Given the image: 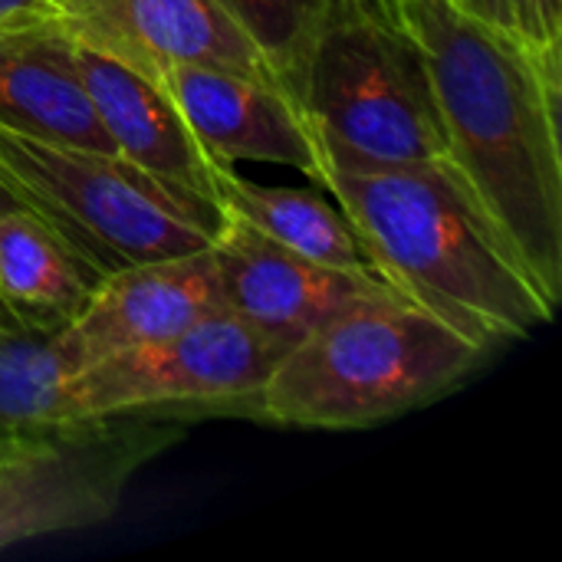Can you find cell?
<instances>
[{
  "mask_svg": "<svg viewBox=\"0 0 562 562\" xmlns=\"http://www.w3.org/2000/svg\"><path fill=\"white\" fill-rule=\"evenodd\" d=\"M438 102L448 165L557 310L562 43L537 49L464 0H392Z\"/></svg>",
  "mask_w": 562,
  "mask_h": 562,
  "instance_id": "6da1fadb",
  "label": "cell"
},
{
  "mask_svg": "<svg viewBox=\"0 0 562 562\" xmlns=\"http://www.w3.org/2000/svg\"><path fill=\"white\" fill-rule=\"evenodd\" d=\"M316 181L375 273L484 352L530 339L557 316L448 161L319 165Z\"/></svg>",
  "mask_w": 562,
  "mask_h": 562,
  "instance_id": "7a4b0ae2",
  "label": "cell"
},
{
  "mask_svg": "<svg viewBox=\"0 0 562 562\" xmlns=\"http://www.w3.org/2000/svg\"><path fill=\"white\" fill-rule=\"evenodd\" d=\"M487 356L405 296L366 303L293 342L247 418L362 431L454 392Z\"/></svg>",
  "mask_w": 562,
  "mask_h": 562,
  "instance_id": "3957f363",
  "label": "cell"
},
{
  "mask_svg": "<svg viewBox=\"0 0 562 562\" xmlns=\"http://www.w3.org/2000/svg\"><path fill=\"white\" fill-rule=\"evenodd\" d=\"M286 92L319 165L448 161L425 59L392 0H346L316 30Z\"/></svg>",
  "mask_w": 562,
  "mask_h": 562,
  "instance_id": "277c9868",
  "label": "cell"
},
{
  "mask_svg": "<svg viewBox=\"0 0 562 562\" xmlns=\"http://www.w3.org/2000/svg\"><path fill=\"white\" fill-rule=\"evenodd\" d=\"M0 188L53 227L99 277L201 250L221 217L158 184L119 151L0 125Z\"/></svg>",
  "mask_w": 562,
  "mask_h": 562,
  "instance_id": "5b68a950",
  "label": "cell"
},
{
  "mask_svg": "<svg viewBox=\"0 0 562 562\" xmlns=\"http://www.w3.org/2000/svg\"><path fill=\"white\" fill-rule=\"evenodd\" d=\"M181 438L184 422L151 412L13 435L0 454V550L115 517L132 477Z\"/></svg>",
  "mask_w": 562,
  "mask_h": 562,
  "instance_id": "8992f818",
  "label": "cell"
},
{
  "mask_svg": "<svg viewBox=\"0 0 562 562\" xmlns=\"http://www.w3.org/2000/svg\"><path fill=\"white\" fill-rule=\"evenodd\" d=\"M290 346L221 306L181 333L112 352L69 382V418L99 415H247Z\"/></svg>",
  "mask_w": 562,
  "mask_h": 562,
  "instance_id": "52a82bcc",
  "label": "cell"
},
{
  "mask_svg": "<svg viewBox=\"0 0 562 562\" xmlns=\"http://www.w3.org/2000/svg\"><path fill=\"white\" fill-rule=\"evenodd\" d=\"M211 250L221 273L224 306L286 346L339 313L402 296L379 273L310 260L231 214L221 217Z\"/></svg>",
  "mask_w": 562,
  "mask_h": 562,
  "instance_id": "ba28073f",
  "label": "cell"
},
{
  "mask_svg": "<svg viewBox=\"0 0 562 562\" xmlns=\"http://www.w3.org/2000/svg\"><path fill=\"white\" fill-rule=\"evenodd\" d=\"M56 23L72 43L105 53L155 82L175 63H201L280 89L267 56L217 0H66Z\"/></svg>",
  "mask_w": 562,
  "mask_h": 562,
  "instance_id": "9c48e42d",
  "label": "cell"
},
{
  "mask_svg": "<svg viewBox=\"0 0 562 562\" xmlns=\"http://www.w3.org/2000/svg\"><path fill=\"white\" fill-rule=\"evenodd\" d=\"M72 53L112 148L181 201L221 214L217 175L224 165L204 151L165 86L82 43H72Z\"/></svg>",
  "mask_w": 562,
  "mask_h": 562,
  "instance_id": "30bf717a",
  "label": "cell"
},
{
  "mask_svg": "<svg viewBox=\"0 0 562 562\" xmlns=\"http://www.w3.org/2000/svg\"><path fill=\"white\" fill-rule=\"evenodd\" d=\"M221 306V273L207 244L105 273L86 310L63 333L82 369L122 349L161 342Z\"/></svg>",
  "mask_w": 562,
  "mask_h": 562,
  "instance_id": "8fae6325",
  "label": "cell"
},
{
  "mask_svg": "<svg viewBox=\"0 0 562 562\" xmlns=\"http://www.w3.org/2000/svg\"><path fill=\"white\" fill-rule=\"evenodd\" d=\"M158 82L214 161H270L300 168L316 181V138L283 89L201 63H175Z\"/></svg>",
  "mask_w": 562,
  "mask_h": 562,
  "instance_id": "7c38bea8",
  "label": "cell"
},
{
  "mask_svg": "<svg viewBox=\"0 0 562 562\" xmlns=\"http://www.w3.org/2000/svg\"><path fill=\"white\" fill-rule=\"evenodd\" d=\"M0 125L115 151L79 79L72 40L59 23L0 33Z\"/></svg>",
  "mask_w": 562,
  "mask_h": 562,
  "instance_id": "4fadbf2b",
  "label": "cell"
},
{
  "mask_svg": "<svg viewBox=\"0 0 562 562\" xmlns=\"http://www.w3.org/2000/svg\"><path fill=\"white\" fill-rule=\"evenodd\" d=\"M99 273L33 211L0 214V310L36 326H69L99 286Z\"/></svg>",
  "mask_w": 562,
  "mask_h": 562,
  "instance_id": "5bb4252c",
  "label": "cell"
},
{
  "mask_svg": "<svg viewBox=\"0 0 562 562\" xmlns=\"http://www.w3.org/2000/svg\"><path fill=\"white\" fill-rule=\"evenodd\" d=\"M217 207L221 214L250 224L263 237L310 260L375 273L346 214L316 194L296 188H270L237 175L234 165H224L217 175Z\"/></svg>",
  "mask_w": 562,
  "mask_h": 562,
  "instance_id": "9a60e30c",
  "label": "cell"
},
{
  "mask_svg": "<svg viewBox=\"0 0 562 562\" xmlns=\"http://www.w3.org/2000/svg\"><path fill=\"white\" fill-rule=\"evenodd\" d=\"M63 329L0 310V438L69 422V382L79 362Z\"/></svg>",
  "mask_w": 562,
  "mask_h": 562,
  "instance_id": "2e32d148",
  "label": "cell"
},
{
  "mask_svg": "<svg viewBox=\"0 0 562 562\" xmlns=\"http://www.w3.org/2000/svg\"><path fill=\"white\" fill-rule=\"evenodd\" d=\"M217 3L257 43V49L273 66L280 89L286 92L306 46L316 36V30L346 0H217Z\"/></svg>",
  "mask_w": 562,
  "mask_h": 562,
  "instance_id": "e0dca14e",
  "label": "cell"
},
{
  "mask_svg": "<svg viewBox=\"0 0 562 562\" xmlns=\"http://www.w3.org/2000/svg\"><path fill=\"white\" fill-rule=\"evenodd\" d=\"M474 13L517 33L537 49L562 43V0H464Z\"/></svg>",
  "mask_w": 562,
  "mask_h": 562,
  "instance_id": "ac0fdd59",
  "label": "cell"
},
{
  "mask_svg": "<svg viewBox=\"0 0 562 562\" xmlns=\"http://www.w3.org/2000/svg\"><path fill=\"white\" fill-rule=\"evenodd\" d=\"M66 0H0V33L56 23Z\"/></svg>",
  "mask_w": 562,
  "mask_h": 562,
  "instance_id": "d6986e66",
  "label": "cell"
},
{
  "mask_svg": "<svg viewBox=\"0 0 562 562\" xmlns=\"http://www.w3.org/2000/svg\"><path fill=\"white\" fill-rule=\"evenodd\" d=\"M10 204H16V201H13V198H10V194H7V191L0 188V214H3V211H7Z\"/></svg>",
  "mask_w": 562,
  "mask_h": 562,
  "instance_id": "ffe728a7",
  "label": "cell"
},
{
  "mask_svg": "<svg viewBox=\"0 0 562 562\" xmlns=\"http://www.w3.org/2000/svg\"><path fill=\"white\" fill-rule=\"evenodd\" d=\"M10 441H13V435H7V438H0V454H3L7 448H10Z\"/></svg>",
  "mask_w": 562,
  "mask_h": 562,
  "instance_id": "44dd1931",
  "label": "cell"
}]
</instances>
